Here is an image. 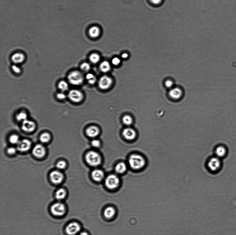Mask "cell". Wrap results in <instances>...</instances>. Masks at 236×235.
I'll list each match as a JSON object with an SVG mask.
<instances>
[{
  "mask_svg": "<svg viewBox=\"0 0 236 235\" xmlns=\"http://www.w3.org/2000/svg\"><path fill=\"white\" fill-rule=\"evenodd\" d=\"M129 163L133 169L139 170L143 168L145 165L146 160L142 156L134 154L130 156L129 159Z\"/></svg>",
  "mask_w": 236,
  "mask_h": 235,
  "instance_id": "6da1fadb",
  "label": "cell"
},
{
  "mask_svg": "<svg viewBox=\"0 0 236 235\" xmlns=\"http://www.w3.org/2000/svg\"><path fill=\"white\" fill-rule=\"evenodd\" d=\"M87 163L93 166H99L101 162V158L99 154L94 151L89 152L85 156Z\"/></svg>",
  "mask_w": 236,
  "mask_h": 235,
  "instance_id": "7a4b0ae2",
  "label": "cell"
},
{
  "mask_svg": "<svg viewBox=\"0 0 236 235\" xmlns=\"http://www.w3.org/2000/svg\"><path fill=\"white\" fill-rule=\"evenodd\" d=\"M67 78L68 82L71 84L74 85H79L82 84L84 81L82 73L77 70L70 72L68 74Z\"/></svg>",
  "mask_w": 236,
  "mask_h": 235,
  "instance_id": "3957f363",
  "label": "cell"
},
{
  "mask_svg": "<svg viewBox=\"0 0 236 235\" xmlns=\"http://www.w3.org/2000/svg\"><path fill=\"white\" fill-rule=\"evenodd\" d=\"M51 211L52 214L56 216H62L66 212V207L63 203L56 202L51 206Z\"/></svg>",
  "mask_w": 236,
  "mask_h": 235,
  "instance_id": "277c9868",
  "label": "cell"
},
{
  "mask_svg": "<svg viewBox=\"0 0 236 235\" xmlns=\"http://www.w3.org/2000/svg\"><path fill=\"white\" fill-rule=\"evenodd\" d=\"M120 183L119 179L115 174H111L107 177L105 180L106 186L109 189H113L118 186Z\"/></svg>",
  "mask_w": 236,
  "mask_h": 235,
  "instance_id": "5b68a950",
  "label": "cell"
},
{
  "mask_svg": "<svg viewBox=\"0 0 236 235\" xmlns=\"http://www.w3.org/2000/svg\"><path fill=\"white\" fill-rule=\"evenodd\" d=\"M81 230L80 224L76 222L68 224L66 226L65 231L68 235H75L78 234Z\"/></svg>",
  "mask_w": 236,
  "mask_h": 235,
  "instance_id": "8992f818",
  "label": "cell"
},
{
  "mask_svg": "<svg viewBox=\"0 0 236 235\" xmlns=\"http://www.w3.org/2000/svg\"><path fill=\"white\" fill-rule=\"evenodd\" d=\"M68 97L70 100L75 103H79L82 101L83 99V93L76 89L71 90L68 93Z\"/></svg>",
  "mask_w": 236,
  "mask_h": 235,
  "instance_id": "52a82bcc",
  "label": "cell"
},
{
  "mask_svg": "<svg viewBox=\"0 0 236 235\" xmlns=\"http://www.w3.org/2000/svg\"><path fill=\"white\" fill-rule=\"evenodd\" d=\"M221 166V162L219 158L217 157L211 158L207 162L208 168L211 172H216L219 169Z\"/></svg>",
  "mask_w": 236,
  "mask_h": 235,
  "instance_id": "ba28073f",
  "label": "cell"
},
{
  "mask_svg": "<svg viewBox=\"0 0 236 235\" xmlns=\"http://www.w3.org/2000/svg\"><path fill=\"white\" fill-rule=\"evenodd\" d=\"M112 84V80L110 77L104 76L101 77L99 82V86L102 90L108 89Z\"/></svg>",
  "mask_w": 236,
  "mask_h": 235,
  "instance_id": "9c48e42d",
  "label": "cell"
},
{
  "mask_svg": "<svg viewBox=\"0 0 236 235\" xmlns=\"http://www.w3.org/2000/svg\"><path fill=\"white\" fill-rule=\"evenodd\" d=\"M50 178L52 182L56 185L61 183L64 179V176L61 172L55 170L51 173Z\"/></svg>",
  "mask_w": 236,
  "mask_h": 235,
  "instance_id": "30bf717a",
  "label": "cell"
},
{
  "mask_svg": "<svg viewBox=\"0 0 236 235\" xmlns=\"http://www.w3.org/2000/svg\"><path fill=\"white\" fill-rule=\"evenodd\" d=\"M31 146V143L30 141L24 139L19 142L17 146V149L21 152L26 151L30 148Z\"/></svg>",
  "mask_w": 236,
  "mask_h": 235,
  "instance_id": "8fae6325",
  "label": "cell"
},
{
  "mask_svg": "<svg viewBox=\"0 0 236 235\" xmlns=\"http://www.w3.org/2000/svg\"><path fill=\"white\" fill-rule=\"evenodd\" d=\"M46 150L41 145H37L34 147L33 153L35 156L38 158L43 157L46 154Z\"/></svg>",
  "mask_w": 236,
  "mask_h": 235,
  "instance_id": "7c38bea8",
  "label": "cell"
},
{
  "mask_svg": "<svg viewBox=\"0 0 236 235\" xmlns=\"http://www.w3.org/2000/svg\"><path fill=\"white\" fill-rule=\"evenodd\" d=\"M35 127V124L33 121L27 119L23 122L22 129L25 132H30L33 131Z\"/></svg>",
  "mask_w": 236,
  "mask_h": 235,
  "instance_id": "4fadbf2b",
  "label": "cell"
},
{
  "mask_svg": "<svg viewBox=\"0 0 236 235\" xmlns=\"http://www.w3.org/2000/svg\"><path fill=\"white\" fill-rule=\"evenodd\" d=\"M25 55L22 53H15L11 57L12 61L16 65L23 63L25 60Z\"/></svg>",
  "mask_w": 236,
  "mask_h": 235,
  "instance_id": "5bb4252c",
  "label": "cell"
},
{
  "mask_svg": "<svg viewBox=\"0 0 236 235\" xmlns=\"http://www.w3.org/2000/svg\"><path fill=\"white\" fill-rule=\"evenodd\" d=\"M123 135L128 140L134 139L136 136V133L135 130L131 128H128L124 129L123 132Z\"/></svg>",
  "mask_w": 236,
  "mask_h": 235,
  "instance_id": "9a60e30c",
  "label": "cell"
},
{
  "mask_svg": "<svg viewBox=\"0 0 236 235\" xmlns=\"http://www.w3.org/2000/svg\"><path fill=\"white\" fill-rule=\"evenodd\" d=\"M99 133V129L97 127L94 126L89 127L86 130L87 136L90 138H95L98 136Z\"/></svg>",
  "mask_w": 236,
  "mask_h": 235,
  "instance_id": "2e32d148",
  "label": "cell"
},
{
  "mask_svg": "<svg viewBox=\"0 0 236 235\" xmlns=\"http://www.w3.org/2000/svg\"><path fill=\"white\" fill-rule=\"evenodd\" d=\"M92 178L94 180L99 182L102 181L104 177V174L101 170L96 169L94 170L92 173Z\"/></svg>",
  "mask_w": 236,
  "mask_h": 235,
  "instance_id": "e0dca14e",
  "label": "cell"
},
{
  "mask_svg": "<svg viewBox=\"0 0 236 235\" xmlns=\"http://www.w3.org/2000/svg\"><path fill=\"white\" fill-rule=\"evenodd\" d=\"M100 29L99 27L96 26L92 27L89 29V35L92 38H97L100 35Z\"/></svg>",
  "mask_w": 236,
  "mask_h": 235,
  "instance_id": "ac0fdd59",
  "label": "cell"
},
{
  "mask_svg": "<svg viewBox=\"0 0 236 235\" xmlns=\"http://www.w3.org/2000/svg\"><path fill=\"white\" fill-rule=\"evenodd\" d=\"M182 91L181 89L178 88L171 89L169 93V95L172 99H179L182 95Z\"/></svg>",
  "mask_w": 236,
  "mask_h": 235,
  "instance_id": "d6986e66",
  "label": "cell"
},
{
  "mask_svg": "<svg viewBox=\"0 0 236 235\" xmlns=\"http://www.w3.org/2000/svg\"><path fill=\"white\" fill-rule=\"evenodd\" d=\"M115 212V210L114 208L112 207H109L105 209L104 215L106 218L110 219L114 216Z\"/></svg>",
  "mask_w": 236,
  "mask_h": 235,
  "instance_id": "ffe728a7",
  "label": "cell"
},
{
  "mask_svg": "<svg viewBox=\"0 0 236 235\" xmlns=\"http://www.w3.org/2000/svg\"><path fill=\"white\" fill-rule=\"evenodd\" d=\"M66 192L63 188L59 189L55 193V197L59 200L64 199L66 197Z\"/></svg>",
  "mask_w": 236,
  "mask_h": 235,
  "instance_id": "44dd1931",
  "label": "cell"
},
{
  "mask_svg": "<svg viewBox=\"0 0 236 235\" xmlns=\"http://www.w3.org/2000/svg\"><path fill=\"white\" fill-rule=\"evenodd\" d=\"M127 169L126 166L124 162H121L115 166V170L118 174H122L125 172Z\"/></svg>",
  "mask_w": 236,
  "mask_h": 235,
  "instance_id": "7402d4cb",
  "label": "cell"
},
{
  "mask_svg": "<svg viewBox=\"0 0 236 235\" xmlns=\"http://www.w3.org/2000/svg\"><path fill=\"white\" fill-rule=\"evenodd\" d=\"M226 148L223 146H219L217 147L215 151L217 157L219 158L224 157L226 155Z\"/></svg>",
  "mask_w": 236,
  "mask_h": 235,
  "instance_id": "603a6c76",
  "label": "cell"
},
{
  "mask_svg": "<svg viewBox=\"0 0 236 235\" xmlns=\"http://www.w3.org/2000/svg\"><path fill=\"white\" fill-rule=\"evenodd\" d=\"M100 69L101 71L104 72H107L110 71L111 69L110 64L107 61H104L101 63Z\"/></svg>",
  "mask_w": 236,
  "mask_h": 235,
  "instance_id": "cb8c5ba5",
  "label": "cell"
},
{
  "mask_svg": "<svg viewBox=\"0 0 236 235\" xmlns=\"http://www.w3.org/2000/svg\"><path fill=\"white\" fill-rule=\"evenodd\" d=\"M59 89L63 92H65L68 90L69 85L68 83L65 81L62 80L60 82L58 85Z\"/></svg>",
  "mask_w": 236,
  "mask_h": 235,
  "instance_id": "d4e9b609",
  "label": "cell"
},
{
  "mask_svg": "<svg viewBox=\"0 0 236 235\" xmlns=\"http://www.w3.org/2000/svg\"><path fill=\"white\" fill-rule=\"evenodd\" d=\"M27 114L24 111H21L17 115L16 118L18 121H24L27 119Z\"/></svg>",
  "mask_w": 236,
  "mask_h": 235,
  "instance_id": "484cf974",
  "label": "cell"
},
{
  "mask_svg": "<svg viewBox=\"0 0 236 235\" xmlns=\"http://www.w3.org/2000/svg\"><path fill=\"white\" fill-rule=\"evenodd\" d=\"M89 59L90 61L92 63H98L100 60V57L99 55L97 53H94L90 55V56Z\"/></svg>",
  "mask_w": 236,
  "mask_h": 235,
  "instance_id": "4316f807",
  "label": "cell"
},
{
  "mask_svg": "<svg viewBox=\"0 0 236 235\" xmlns=\"http://www.w3.org/2000/svg\"><path fill=\"white\" fill-rule=\"evenodd\" d=\"M51 136L50 134L48 133H44L43 134L40 136V141L43 143H47L49 142Z\"/></svg>",
  "mask_w": 236,
  "mask_h": 235,
  "instance_id": "83f0119b",
  "label": "cell"
},
{
  "mask_svg": "<svg viewBox=\"0 0 236 235\" xmlns=\"http://www.w3.org/2000/svg\"><path fill=\"white\" fill-rule=\"evenodd\" d=\"M86 78L90 84H94L96 82V77L93 74L91 73L87 74Z\"/></svg>",
  "mask_w": 236,
  "mask_h": 235,
  "instance_id": "f1b7e54d",
  "label": "cell"
},
{
  "mask_svg": "<svg viewBox=\"0 0 236 235\" xmlns=\"http://www.w3.org/2000/svg\"><path fill=\"white\" fill-rule=\"evenodd\" d=\"M123 122L124 124L126 126H129L132 123V119L129 115H126L124 116L123 118Z\"/></svg>",
  "mask_w": 236,
  "mask_h": 235,
  "instance_id": "f546056e",
  "label": "cell"
},
{
  "mask_svg": "<svg viewBox=\"0 0 236 235\" xmlns=\"http://www.w3.org/2000/svg\"><path fill=\"white\" fill-rule=\"evenodd\" d=\"M10 142L12 144H18L20 142L19 136L16 134H13L11 136L10 138Z\"/></svg>",
  "mask_w": 236,
  "mask_h": 235,
  "instance_id": "4dcf8cb0",
  "label": "cell"
},
{
  "mask_svg": "<svg viewBox=\"0 0 236 235\" xmlns=\"http://www.w3.org/2000/svg\"><path fill=\"white\" fill-rule=\"evenodd\" d=\"M12 69L13 72L16 74H20L21 73V69L20 66L16 64L13 65L12 67Z\"/></svg>",
  "mask_w": 236,
  "mask_h": 235,
  "instance_id": "1f68e13d",
  "label": "cell"
},
{
  "mask_svg": "<svg viewBox=\"0 0 236 235\" xmlns=\"http://www.w3.org/2000/svg\"><path fill=\"white\" fill-rule=\"evenodd\" d=\"M80 68L81 70L83 71L87 72L89 71L90 69V66L88 63H83L81 64L80 66Z\"/></svg>",
  "mask_w": 236,
  "mask_h": 235,
  "instance_id": "d6a6232c",
  "label": "cell"
},
{
  "mask_svg": "<svg viewBox=\"0 0 236 235\" xmlns=\"http://www.w3.org/2000/svg\"><path fill=\"white\" fill-rule=\"evenodd\" d=\"M66 166V162L63 161H60L57 164V167L59 169H63Z\"/></svg>",
  "mask_w": 236,
  "mask_h": 235,
  "instance_id": "836d02e7",
  "label": "cell"
},
{
  "mask_svg": "<svg viewBox=\"0 0 236 235\" xmlns=\"http://www.w3.org/2000/svg\"><path fill=\"white\" fill-rule=\"evenodd\" d=\"M57 98L60 100H63L66 98V95L63 92H61L57 93L56 95Z\"/></svg>",
  "mask_w": 236,
  "mask_h": 235,
  "instance_id": "e575fe53",
  "label": "cell"
},
{
  "mask_svg": "<svg viewBox=\"0 0 236 235\" xmlns=\"http://www.w3.org/2000/svg\"><path fill=\"white\" fill-rule=\"evenodd\" d=\"M91 145L94 148H97L100 146V142L98 139H94L91 142Z\"/></svg>",
  "mask_w": 236,
  "mask_h": 235,
  "instance_id": "d590c367",
  "label": "cell"
},
{
  "mask_svg": "<svg viewBox=\"0 0 236 235\" xmlns=\"http://www.w3.org/2000/svg\"><path fill=\"white\" fill-rule=\"evenodd\" d=\"M121 60L118 57L114 58L112 60V63L113 65L115 66L119 65L121 63Z\"/></svg>",
  "mask_w": 236,
  "mask_h": 235,
  "instance_id": "8d00e7d4",
  "label": "cell"
},
{
  "mask_svg": "<svg viewBox=\"0 0 236 235\" xmlns=\"http://www.w3.org/2000/svg\"><path fill=\"white\" fill-rule=\"evenodd\" d=\"M16 149L14 147H10L7 149V152L10 155L14 154L16 152Z\"/></svg>",
  "mask_w": 236,
  "mask_h": 235,
  "instance_id": "74e56055",
  "label": "cell"
},
{
  "mask_svg": "<svg viewBox=\"0 0 236 235\" xmlns=\"http://www.w3.org/2000/svg\"><path fill=\"white\" fill-rule=\"evenodd\" d=\"M165 85H166L167 87L171 88L173 86V82L171 80H167L165 82Z\"/></svg>",
  "mask_w": 236,
  "mask_h": 235,
  "instance_id": "f35d334b",
  "label": "cell"
},
{
  "mask_svg": "<svg viewBox=\"0 0 236 235\" xmlns=\"http://www.w3.org/2000/svg\"><path fill=\"white\" fill-rule=\"evenodd\" d=\"M162 0H150V1L151 2V3L154 4V5H157L158 4H160V2H161Z\"/></svg>",
  "mask_w": 236,
  "mask_h": 235,
  "instance_id": "ab89813d",
  "label": "cell"
},
{
  "mask_svg": "<svg viewBox=\"0 0 236 235\" xmlns=\"http://www.w3.org/2000/svg\"><path fill=\"white\" fill-rule=\"evenodd\" d=\"M128 56V55L127 53H124L123 54L121 55V57L125 59L127 58Z\"/></svg>",
  "mask_w": 236,
  "mask_h": 235,
  "instance_id": "60d3db41",
  "label": "cell"
},
{
  "mask_svg": "<svg viewBox=\"0 0 236 235\" xmlns=\"http://www.w3.org/2000/svg\"><path fill=\"white\" fill-rule=\"evenodd\" d=\"M79 235H89L87 232H83L81 233Z\"/></svg>",
  "mask_w": 236,
  "mask_h": 235,
  "instance_id": "b9f144b4",
  "label": "cell"
}]
</instances>
